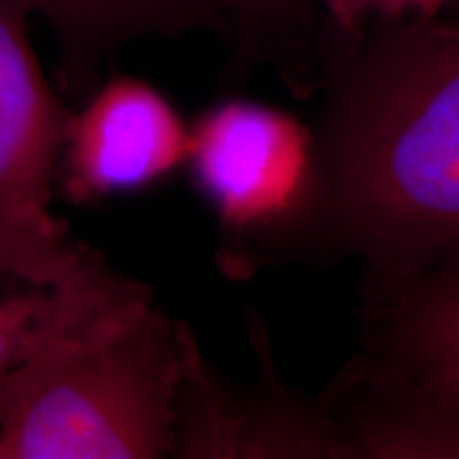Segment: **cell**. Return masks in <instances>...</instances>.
<instances>
[{
	"label": "cell",
	"mask_w": 459,
	"mask_h": 459,
	"mask_svg": "<svg viewBox=\"0 0 459 459\" xmlns=\"http://www.w3.org/2000/svg\"><path fill=\"white\" fill-rule=\"evenodd\" d=\"M317 183L266 264H364V279L459 257V17L328 37Z\"/></svg>",
	"instance_id": "6da1fadb"
},
{
	"label": "cell",
	"mask_w": 459,
	"mask_h": 459,
	"mask_svg": "<svg viewBox=\"0 0 459 459\" xmlns=\"http://www.w3.org/2000/svg\"><path fill=\"white\" fill-rule=\"evenodd\" d=\"M187 324L156 296L0 381V459H162Z\"/></svg>",
	"instance_id": "7a4b0ae2"
},
{
	"label": "cell",
	"mask_w": 459,
	"mask_h": 459,
	"mask_svg": "<svg viewBox=\"0 0 459 459\" xmlns=\"http://www.w3.org/2000/svg\"><path fill=\"white\" fill-rule=\"evenodd\" d=\"M186 170L220 223L223 268L249 273L311 203L317 132L285 108L223 99L192 122Z\"/></svg>",
	"instance_id": "3957f363"
},
{
	"label": "cell",
	"mask_w": 459,
	"mask_h": 459,
	"mask_svg": "<svg viewBox=\"0 0 459 459\" xmlns=\"http://www.w3.org/2000/svg\"><path fill=\"white\" fill-rule=\"evenodd\" d=\"M28 20L20 0H0V273L56 281L94 247L51 209L71 105L51 88Z\"/></svg>",
	"instance_id": "277c9868"
},
{
	"label": "cell",
	"mask_w": 459,
	"mask_h": 459,
	"mask_svg": "<svg viewBox=\"0 0 459 459\" xmlns=\"http://www.w3.org/2000/svg\"><path fill=\"white\" fill-rule=\"evenodd\" d=\"M260 377L238 385L220 375L186 332L172 417V453L181 459H344L324 402L302 398L274 370L255 334Z\"/></svg>",
	"instance_id": "5b68a950"
},
{
	"label": "cell",
	"mask_w": 459,
	"mask_h": 459,
	"mask_svg": "<svg viewBox=\"0 0 459 459\" xmlns=\"http://www.w3.org/2000/svg\"><path fill=\"white\" fill-rule=\"evenodd\" d=\"M189 143L192 122L162 90L113 74L71 105L56 194L91 206L149 192L186 170Z\"/></svg>",
	"instance_id": "8992f818"
},
{
	"label": "cell",
	"mask_w": 459,
	"mask_h": 459,
	"mask_svg": "<svg viewBox=\"0 0 459 459\" xmlns=\"http://www.w3.org/2000/svg\"><path fill=\"white\" fill-rule=\"evenodd\" d=\"M344 459L459 457V398L359 351L319 395Z\"/></svg>",
	"instance_id": "52a82bcc"
},
{
	"label": "cell",
	"mask_w": 459,
	"mask_h": 459,
	"mask_svg": "<svg viewBox=\"0 0 459 459\" xmlns=\"http://www.w3.org/2000/svg\"><path fill=\"white\" fill-rule=\"evenodd\" d=\"M361 351L459 398V257L400 279H364Z\"/></svg>",
	"instance_id": "ba28073f"
},
{
	"label": "cell",
	"mask_w": 459,
	"mask_h": 459,
	"mask_svg": "<svg viewBox=\"0 0 459 459\" xmlns=\"http://www.w3.org/2000/svg\"><path fill=\"white\" fill-rule=\"evenodd\" d=\"M149 298L152 287L119 273L99 249L56 281L0 273V378Z\"/></svg>",
	"instance_id": "9c48e42d"
},
{
	"label": "cell",
	"mask_w": 459,
	"mask_h": 459,
	"mask_svg": "<svg viewBox=\"0 0 459 459\" xmlns=\"http://www.w3.org/2000/svg\"><path fill=\"white\" fill-rule=\"evenodd\" d=\"M54 32L60 48V94L68 105L94 90L100 68L122 45L143 37H177L209 28L198 0H20ZM217 32V30H215Z\"/></svg>",
	"instance_id": "30bf717a"
},
{
	"label": "cell",
	"mask_w": 459,
	"mask_h": 459,
	"mask_svg": "<svg viewBox=\"0 0 459 459\" xmlns=\"http://www.w3.org/2000/svg\"><path fill=\"white\" fill-rule=\"evenodd\" d=\"M234 43L240 66L268 62L304 96L321 79L328 28L315 0H198ZM328 26V24H325Z\"/></svg>",
	"instance_id": "8fae6325"
},
{
	"label": "cell",
	"mask_w": 459,
	"mask_h": 459,
	"mask_svg": "<svg viewBox=\"0 0 459 459\" xmlns=\"http://www.w3.org/2000/svg\"><path fill=\"white\" fill-rule=\"evenodd\" d=\"M328 34L355 39L383 22L432 20L446 13L455 0H315Z\"/></svg>",
	"instance_id": "7c38bea8"
},
{
	"label": "cell",
	"mask_w": 459,
	"mask_h": 459,
	"mask_svg": "<svg viewBox=\"0 0 459 459\" xmlns=\"http://www.w3.org/2000/svg\"><path fill=\"white\" fill-rule=\"evenodd\" d=\"M443 15H453V17H459V0H455V3L451 4V9L446 11V13H443Z\"/></svg>",
	"instance_id": "4fadbf2b"
}]
</instances>
